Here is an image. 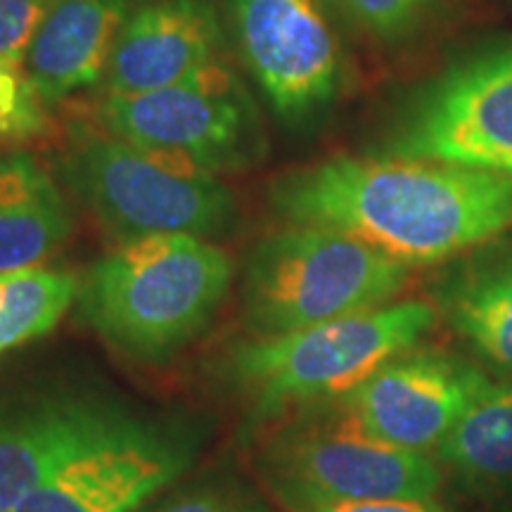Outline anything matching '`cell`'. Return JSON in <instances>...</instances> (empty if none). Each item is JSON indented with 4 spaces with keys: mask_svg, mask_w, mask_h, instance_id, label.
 I'll use <instances>...</instances> for the list:
<instances>
[{
    "mask_svg": "<svg viewBox=\"0 0 512 512\" xmlns=\"http://www.w3.org/2000/svg\"><path fill=\"white\" fill-rule=\"evenodd\" d=\"M95 117L112 136L171 152L216 176L254 169L268 155L259 105L223 57L174 86L102 95Z\"/></svg>",
    "mask_w": 512,
    "mask_h": 512,
    "instance_id": "52a82bcc",
    "label": "cell"
},
{
    "mask_svg": "<svg viewBox=\"0 0 512 512\" xmlns=\"http://www.w3.org/2000/svg\"><path fill=\"white\" fill-rule=\"evenodd\" d=\"M81 280L57 268L0 273V351L48 335L79 297Z\"/></svg>",
    "mask_w": 512,
    "mask_h": 512,
    "instance_id": "ac0fdd59",
    "label": "cell"
},
{
    "mask_svg": "<svg viewBox=\"0 0 512 512\" xmlns=\"http://www.w3.org/2000/svg\"><path fill=\"white\" fill-rule=\"evenodd\" d=\"M437 313L491 368L512 375V245L484 252L439 280Z\"/></svg>",
    "mask_w": 512,
    "mask_h": 512,
    "instance_id": "2e32d148",
    "label": "cell"
},
{
    "mask_svg": "<svg viewBox=\"0 0 512 512\" xmlns=\"http://www.w3.org/2000/svg\"><path fill=\"white\" fill-rule=\"evenodd\" d=\"M136 512H271L254 491L233 479H204L140 505Z\"/></svg>",
    "mask_w": 512,
    "mask_h": 512,
    "instance_id": "44dd1931",
    "label": "cell"
},
{
    "mask_svg": "<svg viewBox=\"0 0 512 512\" xmlns=\"http://www.w3.org/2000/svg\"><path fill=\"white\" fill-rule=\"evenodd\" d=\"M434 453L470 489L512 491V380L486 382Z\"/></svg>",
    "mask_w": 512,
    "mask_h": 512,
    "instance_id": "e0dca14e",
    "label": "cell"
},
{
    "mask_svg": "<svg viewBox=\"0 0 512 512\" xmlns=\"http://www.w3.org/2000/svg\"><path fill=\"white\" fill-rule=\"evenodd\" d=\"M254 465L290 512L349 501L434 498L441 467L425 453L370 437L339 399L304 403L268 422Z\"/></svg>",
    "mask_w": 512,
    "mask_h": 512,
    "instance_id": "5b68a950",
    "label": "cell"
},
{
    "mask_svg": "<svg viewBox=\"0 0 512 512\" xmlns=\"http://www.w3.org/2000/svg\"><path fill=\"white\" fill-rule=\"evenodd\" d=\"M408 266L347 235L287 226L249 249L242 266V313L256 337L392 304Z\"/></svg>",
    "mask_w": 512,
    "mask_h": 512,
    "instance_id": "8992f818",
    "label": "cell"
},
{
    "mask_svg": "<svg viewBox=\"0 0 512 512\" xmlns=\"http://www.w3.org/2000/svg\"><path fill=\"white\" fill-rule=\"evenodd\" d=\"M55 176L112 238H223L238 219L233 192L188 159L102 131H79L55 159Z\"/></svg>",
    "mask_w": 512,
    "mask_h": 512,
    "instance_id": "277c9868",
    "label": "cell"
},
{
    "mask_svg": "<svg viewBox=\"0 0 512 512\" xmlns=\"http://www.w3.org/2000/svg\"><path fill=\"white\" fill-rule=\"evenodd\" d=\"M197 434L178 422L133 415L81 448L10 512H136L192 465Z\"/></svg>",
    "mask_w": 512,
    "mask_h": 512,
    "instance_id": "30bf717a",
    "label": "cell"
},
{
    "mask_svg": "<svg viewBox=\"0 0 512 512\" xmlns=\"http://www.w3.org/2000/svg\"><path fill=\"white\" fill-rule=\"evenodd\" d=\"M50 0H0V64L22 67Z\"/></svg>",
    "mask_w": 512,
    "mask_h": 512,
    "instance_id": "7402d4cb",
    "label": "cell"
},
{
    "mask_svg": "<svg viewBox=\"0 0 512 512\" xmlns=\"http://www.w3.org/2000/svg\"><path fill=\"white\" fill-rule=\"evenodd\" d=\"M380 155L512 178V46L451 64L418 88L389 126Z\"/></svg>",
    "mask_w": 512,
    "mask_h": 512,
    "instance_id": "ba28073f",
    "label": "cell"
},
{
    "mask_svg": "<svg viewBox=\"0 0 512 512\" xmlns=\"http://www.w3.org/2000/svg\"><path fill=\"white\" fill-rule=\"evenodd\" d=\"M437 320L425 302L384 304L278 337L235 344L223 356L221 377L252 406L266 427L304 403L339 399L382 363L418 347Z\"/></svg>",
    "mask_w": 512,
    "mask_h": 512,
    "instance_id": "3957f363",
    "label": "cell"
},
{
    "mask_svg": "<svg viewBox=\"0 0 512 512\" xmlns=\"http://www.w3.org/2000/svg\"><path fill=\"white\" fill-rule=\"evenodd\" d=\"M238 57L287 128H306L335 105L344 57L320 0H226Z\"/></svg>",
    "mask_w": 512,
    "mask_h": 512,
    "instance_id": "9c48e42d",
    "label": "cell"
},
{
    "mask_svg": "<svg viewBox=\"0 0 512 512\" xmlns=\"http://www.w3.org/2000/svg\"><path fill=\"white\" fill-rule=\"evenodd\" d=\"M233 261L195 235L121 242L88 268L79 318L107 347L140 363L174 356L211 323L233 285Z\"/></svg>",
    "mask_w": 512,
    "mask_h": 512,
    "instance_id": "7a4b0ae2",
    "label": "cell"
},
{
    "mask_svg": "<svg viewBox=\"0 0 512 512\" xmlns=\"http://www.w3.org/2000/svg\"><path fill=\"white\" fill-rule=\"evenodd\" d=\"M489 382L482 370L439 349H408L382 363L339 401L370 437L415 453L437 451Z\"/></svg>",
    "mask_w": 512,
    "mask_h": 512,
    "instance_id": "8fae6325",
    "label": "cell"
},
{
    "mask_svg": "<svg viewBox=\"0 0 512 512\" xmlns=\"http://www.w3.org/2000/svg\"><path fill=\"white\" fill-rule=\"evenodd\" d=\"M74 230L60 183L27 152L0 157V273L41 266Z\"/></svg>",
    "mask_w": 512,
    "mask_h": 512,
    "instance_id": "9a60e30c",
    "label": "cell"
},
{
    "mask_svg": "<svg viewBox=\"0 0 512 512\" xmlns=\"http://www.w3.org/2000/svg\"><path fill=\"white\" fill-rule=\"evenodd\" d=\"M287 226L347 235L403 266L456 259L512 226V178L392 155H339L268 183Z\"/></svg>",
    "mask_w": 512,
    "mask_h": 512,
    "instance_id": "6da1fadb",
    "label": "cell"
},
{
    "mask_svg": "<svg viewBox=\"0 0 512 512\" xmlns=\"http://www.w3.org/2000/svg\"><path fill=\"white\" fill-rule=\"evenodd\" d=\"M131 0H50L22 69L46 107L105 76Z\"/></svg>",
    "mask_w": 512,
    "mask_h": 512,
    "instance_id": "5bb4252c",
    "label": "cell"
},
{
    "mask_svg": "<svg viewBox=\"0 0 512 512\" xmlns=\"http://www.w3.org/2000/svg\"><path fill=\"white\" fill-rule=\"evenodd\" d=\"M309 512H451L434 498H384V501H349Z\"/></svg>",
    "mask_w": 512,
    "mask_h": 512,
    "instance_id": "603a6c76",
    "label": "cell"
},
{
    "mask_svg": "<svg viewBox=\"0 0 512 512\" xmlns=\"http://www.w3.org/2000/svg\"><path fill=\"white\" fill-rule=\"evenodd\" d=\"M133 415L124 403L76 389L0 401V512H10L74 453Z\"/></svg>",
    "mask_w": 512,
    "mask_h": 512,
    "instance_id": "7c38bea8",
    "label": "cell"
},
{
    "mask_svg": "<svg viewBox=\"0 0 512 512\" xmlns=\"http://www.w3.org/2000/svg\"><path fill=\"white\" fill-rule=\"evenodd\" d=\"M46 110L24 69L0 64V147L29 143L46 133Z\"/></svg>",
    "mask_w": 512,
    "mask_h": 512,
    "instance_id": "ffe728a7",
    "label": "cell"
},
{
    "mask_svg": "<svg viewBox=\"0 0 512 512\" xmlns=\"http://www.w3.org/2000/svg\"><path fill=\"white\" fill-rule=\"evenodd\" d=\"M226 46L211 0H140L131 5L102 76L105 95H138L174 86L221 60Z\"/></svg>",
    "mask_w": 512,
    "mask_h": 512,
    "instance_id": "4fadbf2b",
    "label": "cell"
},
{
    "mask_svg": "<svg viewBox=\"0 0 512 512\" xmlns=\"http://www.w3.org/2000/svg\"><path fill=\"white\" fill-rule=\"evenodd\" d=\"M335 8L363 34L396 43L420 29L437 0H332Z\"/></svg>",
    "mask_w": 512,
    "mask_h": 512,
    "instance_id": "d6986e66",
    "label": "cell"
}]
</instances>
